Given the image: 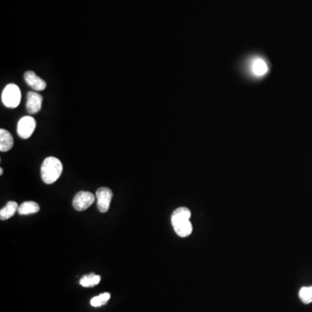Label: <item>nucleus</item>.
<instances>
[{
	"mask_svg": "<svg viewBox=\"0 0 312 312\" xmlns=\"http://www.w3.org/2000/svg\"><path fill=\"white\" fill-rule=\"evenodd\" d=\"M63 173V164L56 157H47L41 166V177L42 182L51 185L60 178Z\"/></svg>",
	"mask_w": 312,
	"mask_h": 312,
	"instance_id": "obj_1",
	"label": "nucleus"
},
{
	"mask_svg": "<svg viewBox=\"0 0 312 312\" xmlns=\"http://www.w3.org/2000/svg\"><path fill=\"white\" fill-rule=\"evenodd\" d=\"M13 144H14V141L9 131L1 128L0 129V151H9L12 149Z\"/></svg>",
	"mask_w": 312,
	"mask_h": 312,
	"instance_id": "obj_10",
	"label": "nucleus"
},
{
	"mask_svg": "<svg viewBox=\"0 0 312 312\" xmlns=\"http://www.w3.org/2000/svg\"><path fill=\"white\" fill-rule=\"evenodd\" d=\"M191 212L188 207H179L175 211H173L171 216V220H178V219H190Z\"/></svg>",
	"mask_w": 312,
	"mask_h": 312,
	"instance_id": "obj_14",
	"label": "nucleus"
},
{
	"mask_svg": "<svg viewBox=\"0 0 312 312\" xmlns=\"http://www.w3.org/2000/svg\"><path fill=\"white\" fill-rule=\"evenodd\" d=\"M110 298V294L109 292H105L103 294L97 296V297H93L91 301V304L93 307H100L104 305L105 303H108V301Z\"/></svg>",
	"mask_w": 312,
	"mask_h": 312,
	"instance_id": "obj_15",
	"label": "nucleus"
},
{
	"mask_svg": "<svg viewBox=\"0 0 312 312\" xmlns=\"http://www.w3.org/2000/svg\"><path fill=\"white\" fill-rule=\"evenodd\" d=\"M94 194L91 192L81 191L76 194V196L73 200L72 204L74 208L76 211L82 212V211L88 209V207L94 203Z\"/></svg>",
	"mask_w": 312,
	"mask_h": 312,
	"instance_id": "obj_4",
	"label": "nucleus"
},
{
	"mask_svg": "<svg viewBox=\"0 0 312 312\" xmlns=\"http://www.w3.org/2000/svg\"><path fill=\"white\" fill-rule=\"evenodd\" d=\"M40 206L34 201H26L21 204L18 207V212L20 215H28L31 213L39 212Z\"/></svg>",
	"mask_w": 312,
	"mask_h": 312,
	"instance_id": "obj_12",
	"label": "nucleus"
},
{
	"mask_svg": "<svg viewBox=\"0 0 312 312\" xmlns=\"http://www.w3.org/2000/svg\"><path fill=\"white\" fill-rule=\"evenodd\" d=\"M24 78L26 83L30 88H33L34 91H42L47 87L46 81L40 78L33 71H26L24 73Z\"/></svg>",
	"mask_w": 312,
	"mask_h": 312,
	"instance_id": "obj_8",
	"label": "nucleus"
},
{
	"mask_svg": "<svg viewBox=\"0 0 312 312\" xmlns=\"http://www.w3.org/2000/svg\"><path fill=\"white\" fill-rule=\"evenodd\" d=\"M299 297L301 301L305 304L312 303V286L302 287L299 291Z\"/></svg>",
	"mask_w": 312,
	"mask_h": 312,
	"instance_id": "obj_16",
	"label": "nucleus"
},
{
	"mask_svg": "<svg viewBox=\"0 0 312 312\" xmlns=\"http://www.w3.org/2000/svg\"><path fill=\"white\" fill-rule=\"evenodd\" d=\"M251 70L255 76H263L268 72V65L263 58H257L252 61Z\"/></svg>",
	"mask_w": 312,
	"mask_h": 312,
	"instance_id": "obj_9",
	"label": "nucleus"
},
{
	"mask_svg": "<svg viewBox=\"0 0 312 312\" xmlns=\"http://www.w3.org/2000/svg\"><path fill=\"white\" fill-rule=\"evenodd\" d=\"M0 174H1V175L3 174V168H1V169H0Z\"/></svg>",
	"mask_w": 312,
	"mask_h": 312,
	"instance_id": "obj_17",
	"label": "nucleus"
},
{
	"mask_svg": "<svg viewBox=\"0 0 312 312\" xmlns=\"http://www.w3.org/2000/svg\"><path fill=\"white\" fill-rule=\"evenodd\" d=\"M101 281V277L95 273H91L88 275H85L80 280V285L83 287H93L98 285Z\"/></svg>",
	"mask_w": 312,
	"mask_h": 312,
	"instance_id": "obj_13",
	"label": "nucleus"
},
{
	"mask_svg": "<svg viewBox=\"0 0 312 312\" xmlns=\"http://www.w3.org/2000/svg\"><path fill=\"white\" fill-rule=\"evenodd\" d=\"M18 203L15 201H9L6 204V206H4L2 209L0 210V219L1 220H6L12 218V216L15 214L16 212L18 211Z\"/></svg>",
	"mask_w": 312,
	"mask_h": 312,
	"instance_id": "obj_11",
	"label": "nucleus"
},
{
	"mask_svg": "<svg viewBox=\"0 0 312 312\" xmlns=\"http://www.w3.org/2000/svg\"><path fill=\"white\" fill-rule=\"evenodd\" d=\"M2 102L5 106L10 109H15L19 105L21 102V91L18 85L10 83L4 88Z\"/></svg>",
	"mask_w": 312,
	"mask_h": 312,
	"instance_id": "obj_2",
	"label": "nucleus"
},
{
	"mask_svg": "<svg viewBox=\"0 0 312 312\" xmlns=\"http://www.w3.org/2000/svg\"><path fill=\"white\" fill-rule=\"evenodd\" d=\"M36 127V121L33 117L30 115L23 116L18 122V135L22 139H28L33 135Z\"/></svg>",
	"mask_w": 312,
	"mask_h": 312,
	"instance_id": "obj_3",
	"label": "nucleus"
},
{
	"mask_svg": "<svg viewBox=\"0 0 312 312\" xmlns=\"http://www.w3.org/2000/svg\"><path fill=\"white\" fill-rule=\"evenodd\" d=\"M96 197H97L98 210L101 212H108L112 200L113 192L109 188H100L97 189Z\"/></svg>",
	"mask_w": 312,
	"mask_h": 312,
	"instance_id": "obj_5",
	"label": "nucleus"
},
{
	"mask_svg": "<svg viewBox=\"0 0 312 312\" xmlns=\"http://www.w3.org/2000/svg\"><path fill=\"white\" fill-rule=\"evenodd\" d=\"M42 97L36 92H29L27 94V102H26V109L28 113L32 115L40 111L42 108Z\"/></svg>",
	"mask_w": 312,
	"mask_h": 312,
	"instance_id": "obj_7",
	"label": "nucleus"
},
{
	"mask_svg": "<svg viewBox=\"0 0 312 312\" xmlns=\"http://www.w3.org/2000/svg\"><path fill=\"white\" fill-rule=\"evenodd\" d=\"M173 230L178 236L182 238L188 237L193 233V225L190 219H178V220H171Z\"/></svg>",
	"mask_w": 312,
	"mask_h": 312,
	"instance_id": "obj_6",
	"label": "nucleus"
}]
</instances>
